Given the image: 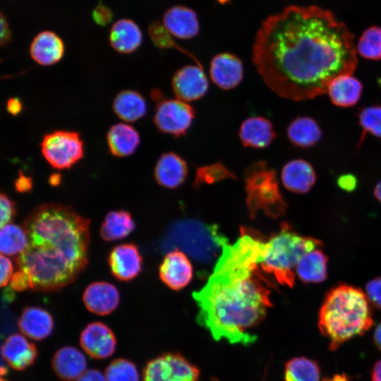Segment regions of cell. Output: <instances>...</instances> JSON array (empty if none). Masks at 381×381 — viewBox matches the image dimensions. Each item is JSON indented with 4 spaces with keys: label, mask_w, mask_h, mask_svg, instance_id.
I'll return each instance as SVG.
<instances>
[{
    "label": "cell",
    "mask_w": 381,
    "mask_h": 381,
    "mask_svg": "<svg viewBox=\"0 0 381 381\" xmlns=\"http://www.w3.org/2000/svg\"><path fill=\"white\" fill-rule=\"evenodd\" d=\"M0 264H1V277H0V284L1 286H5L8 284L9 280L11 279L13 275V265L11 261L4 255H1L0 258Z\"/></svg>",
    "instance_id": "43"
},
{
    "label": "cell",
    "mask_w": 381,
    "mask_h": 381,
    "mask_svg": "<svg viewBox=\"0 0 381 381\" xmlns=\"http://www.w3.org/2000/svg\"><path fill=\"white\" fill-rule=\"evenodd\" d=\"M373 193L377 200L381 202V181L375 186Z\"/></svg>",
    "instance_id": "52"
},
{
    "label": "cell",
    "mask_w": 381,
    "mask_h": 381,
    "mask_svg": "<svg viewBox=\"0 0 381 381\" xmlns=\"http://www.w3.org/2000/svg\"><path fill=\"white\" fill-rule=\"evenodd\" d=\"M6 110L12 116H18L23 110V104L17 97H11L6 102Z\"/></svg>",
    "instance_id": "48"
},
{
    "label": "cell",
    "mask_w": 381,
    "mask_h": 381,
    "mask_svg": "<svg viewBox=\"0 0 381 381\" xmlns=\"http://www.w3.org/2000/svg\"><path fill=\"white\" fill-rule=\"evenodd\" d=\"M195 115L194 108L188 102L162 98L157 102L153 121L161 133L180 138L190 128Z\"/></svg>",
    "instance_id": "9"
},
{
    "label": "cell",
    "mask_w": 381,
    "mask_h": 381,
    "mask_svg": "<svg viewBox=\"0 0 381 381\" xmlns=\"http://www.w3.org/2000/svg\"><path fill=\"white\" fill-rule=\"evenodd\" d=\"M373 339L377 347L381 351V322L375 329Z\"/></svg>",
    "instance_id": "50"
},
{
    "label": "cell",
    "mask_w": 381,
    "mask_h": 381,
    "mask_svg": "<svg viewBox=\"0 0 381 381\" xmlns=\"http://www.w3.org/2000/svg\"><path fill=\"white\" fill-rule=\"evenodd\" d=\"M167 247L185 251L196 261L211 263L228 244L216 225L205 224L194 219L176 222L169 229Z\"/></svg>",
    "instance_id": "6"
},
{
    "label": "cell",
    "mask_w": 381,
    "mask_h": 381,
    "mask_svg": "<svg viewBox=\"0 0 381 381\" xmlns=\"http://www.w3.org/2000/svg\"><path fill=\"white\" fill-rule=\"evenodd\" d=\"M362 133L358 143L359 148L367 134L381 139V104H374L361 109L358 114Z\"/></svg>",
    "instance_id": "34"
},
{
    "label": "cell",
    "mask_w": 381,
    "mask_h": 381,
    "mask_svg": "<svg viewBox=\"0 0 381 381\" xmlns=\"http://www.w3.org/2000/svg\"><path fill=\"white\" fill-rule=\"evenodd\" d=\"M109 40L114 49L121 54H131L137 50L143 42V33L135 22L120 19L111 27Z\"/></svg>",
    "instance_id": "25"
},
{
    "label": "cell",
    "mask_w": 381,
    "mask_h": 381,
    "mask_svg": "<svg viewBox=\"0 0 381 381\" xmlns=\"http://www.w3.org/2000/svg\"><path fill=\"white\" fill-rule=\"evenodd\" d=\"M109 150L113 156L125 157L133 155L140 143L139 133L124 123L113 125L107 134Z\"/></svg>",
    "instance_id": "26"
},
{
    "label": "cell",
    "mask_w": 381,
    "mask_h": 381,
    "mask_svg": "<svg viewBox=\"0 0 381 381\" xmlns=\"http://www.w3.org/2000/svg\"><path fill=\"white\" fill-rule=\"evenodd\" d=\"M1 355L12 368L23 370L32 365L37 358L35 345L22 334L8 336L1 346Z\"/></svg>",
    "instance_id": "18"
},
{
    "label": "cell",
    "mask_w": 381,
    "mask_h": 381,
    "mask_svg": "<svg viewBox=\"0 0 381 381\" xmlns=\"http://www.w3.org/2000/svg\"><path fill=\"white\" fill-rule=\"evenodd\" d=\"M61 180V176L55 174L50 176V183L53 185H56L60 182Z\"/></svg>",
    "instance_id": "53"
},
{
    "label": "cell",
    "mask_w": 381,
    "mask_h": 381,
    "mask_svg": "<svg viewBox=\"0 0 381 381\" xmlns=\"http://www.w3.org/2000/svg\"><path fill=\"white\" fill-rule=\"evenodd\" d=\"M113 110L121 120L135 122L147 112V103L143 95L132 90L119 92L113 101Z\"/></svg>",
    "instance_id": "29"
},
{
    "label": "cell",
    "mask_w": 381,
    "mask_h": 381,
    "mask_svg": "<svg viewBox=\"0 0 381 381\" xmlns=\"http://www.w3.org/2000/svg\"><path fill=\"white\" fill-rule=\"evenodd\" d=\"M226 178H235L234 174L222 163H214L198 167L194 185L198 187L202 183H211Z\"/></svg>",
    "instance_id": "38"
},
{
    "label": "cell",
    "mask_w": 381,
    "mask_h": 381,
    "mask_svg": "<svg viewBox=\"0 0 381 381\" xmlns=\"http://www.w3.org/2000/svg\"><path fill=\"white\" fill-rule=\"evenodd\" d=\"M83 300L90 312L98 315H107L117 308L120 296L117 289L111 284L97 282L85 289Z\"/></svg>",
    "instance_id": "17"
},
{
    "label": "cell",
    "mask_w": 381,
    "mask_h": 381,
    "mask_svg": "<svg viewBox=\"0 0 381 381\" xmlns=\"http://www.w3.org/2000/svg\"><path fill=\"white\" fill-rule=\"evenodd\" d=\"M134 229L135 223L128 212L111 211L101 226L100 236L106 241H114L126 238Z\"/></svg>",
    "instance_id": "31"
},
{
    "label": "cell",
    "mask_w": 381,
    "mask_h": 381,
    "mask_svg": "<svg viewBox=\"0 0 381 381\" xmlns=\"http://www.w3.org/2000/svg\"><path fill=\"white\" fill-rule=\"evenodd\" d=\"M286 135L295 146L308 148L318 143L322 137V131L317 121L309 116H298L288 126Z\"/></svg>",
    "instance_id": "30"
},
{
    "label": "cell",
    "mask_w": 381,
    "mask_h": 381,
    "mask_svg": "<svg viewBox=\"0 0 381 381\" xmlns=\"http://www.w3.org/2000/svg\"><path fill=\"white\" fill-rule=\"evenodd\" d=\"M28 244L27 234L23 227L8 224L1 227L0 251L1 255L18 256Z\"/></svg>",
    "instance_id": "32"
},
{
    "label": "cell",
    "mask_w": 381,
    "mask_h": 381,
    "mask_svg": "<svg viewBox=\"0 0 381 381\" xmlns=\"http://www.w3.org/2000/svg\"><path fill=\"white\" fill-rule=\"evenodd\" d=\"M32 181L31 178L24 175L21 171L15 181L16 189L21 193L27 192L32 188Z\"/></svg>",
    "instance_id": "47"
},
{
    "label": "cell",
    "mask_w": 381,
    "mask_h": 381,
    "mask_svg": "<svg viewBox=\"0 0 381 381\" xmlns=\"http://www.w3.org/2000/svg\"><path fill=\"white\" fill-rule=\"evenodd\" d=\"M1 381H7L6 380H4L3 378L1 379Z\"/></svg>",
    "instance_id": "54"
},
{
    "label": "cell",
    "mask_w": 381,
    "mask_h": 381,
    "mask_svg": "<svg viewBox=\"0 0 381 381\" xmlns=\"http://www.w3.org/2000/svg\"><path fill=\"white\" fill-rule=\"evenodd\" d=\"M323 381H349V380L344 374H337L331 378L325 379Z\"/></svg>",
    "instance_id": "51"
},
{
    "label": "cell",
    "mask_w": 381,
    "mask_h": 381,
    "mask_svg": "<svg viewBox=\"0 0 381 381\" xmlns=\"http://www.w3.org/2000/svg\"><path fill=\"white\" fill-rule=\"evenodd\" d=\"M247 203L252 216L264 212L271 217L284 214L286 204L280 193L276 172L264 161L249 166L244 172Z\"/></svg>",
    "instance_id": "7"
},
{
    "label": "cell",
    "mask_w": 381,
    "mask_h": 381,
    "mask_svg": "<svg viewBox=\"0 0 381 381\" xmlns=\"http://www.w3.org/2000/svg\"><path fill=\"white\" fill-rule=\"evenodd\" d=\"M356 54L353 35L331 12L291 6L262 22L252 61L274 93L299 102L324 95L339 75L353 74Z\"/></svg>",
    "instance_id": "1"
},
{
    "label": "cell",
    "mask_w": 381,
    "mask_h": 381,
    "mask_svg": "<svg viewBox=\"0 0 381 381\" xmlns=\"http://www.w3.org/2000/svg\"><path fill=\"white\" fill-rule=\"evenodd\" d=\"M365 294L369 303L381 310V277L375 278L367 283Z\"/></svg>",
    "instance_id": "39"
},
{
    "label": "cell",
    "mask_w": 381,
    "mask_h": 381,
    "mask_svg": "<svg viewBox=\"0 0 381 381\" xmlns=\"http://www.w3.org/2000/svg\"><path fill=\"white\" fill-rule=\"evenodd\" d=\"M41 152L47 162L57 169H67L84 156L83 141L73 131L57 130L46 134L40 143Z\"/></svg>",
    "instance_id": "8"
},
{
    "label": "cell",
    "mask_w": 381,
    "mask_h": 381,
    "mask_svg": "<svg viewBox=\"0 0 381 381\" xmlns=\"http://www.w3.org/2000/svg\"><path fill=\"white\" fill-rule=\"evenodd\" d=\"M80 344L91 358L105 359L114 353L116 339L113 331L107 325L94 322L88 324L81 332Z\"/></svg>",
    "instance_id": "12"
},
{
    "label": "cell",
    "mask_w": 381,
    "mask_h": 381,
    "mask_svg": "<svg viewBox=\"0 0 381 381\" xmlns=\"http://www.w3.org/2000/svg\"><path fill=\"white\" fill-rule=\"evenodd\" d=\"M89 226V219L59 204L42 205L28 214L22 226L28 244L16 261L32 289L58 291L75 279L87 263Z\"/></svg>",
    "instance_id": "3"
},
{
    "label": "cell",
    "mask_w": 381,
    "mask_h": 381,
    "mask_svg": "<svg viewBox=\"0 0 381 381\" xmlns=\"http://www.w3.org/2000/svg\"><path fill=\"white\" fill-rule=\"evenodd\" d=\"M65 47L62 39L54 32L44 30L39 32L30 45L32 59L42 66H52L64 56Z\"/></svg>",
    "instance_id": "22"
},
{
    "label": "cell",
    "mask_w": 381,
    "mask_h": 381,
    "mask_svg": "<svg viewBox=\"0 0 381 381\" xmlns=\"http://www.w3.org/2000/svg\"><path fill=\"white\" fill-rule=\"evenodd\" d=\"M199 370L178 353H164L150 361L143 381H198Z\"/></svg>",
    "instance_id": "10"
},
{
    "label": "cell",
    "mask_w": 381,
    "mask_h": 381,
    "mask_svg": "<svg viewBox=\"0 0 381 381\" xmlns=\"http://www.w3.org/2000/svg\"><path fill=\"white\" fill-rule=\"evenodd\" d=\"M11 286L13 290L23 291L30 288L29 277L24 272L19 271L13 274L11 279Z\"/></svg>",
    "instance_id": "42"
},
{
    "label": "cell",
    "mask_w": 381,
    "mask_h": 381,
    "mask_svg": "<svg viewBox=\"0 0 381 381\" xmlns=\"http://www.w3.org/2000/svg\"><path fill=\"white\" fill-rule=\"evenodd\" d=\"M171 87L177 99L188 103L203 97L208 91L209 83L202 66L186 65L175 72Z\"/></svg>",
    "instance_id": "11"
},
{
    "label": "cell",
    "mask_w": 381,
    "mask_h": 381,
    "mask_svg": "<svg viewBox=\"0 0 381 381\" xmlns=\"http://www.w3.org/2000/svg\"><path fill=\"white\" fill-rule=\"evenodd\" d=\"M0 225L1 227L9 224L16 214L14 202L4 193L0 195Z\"/></svg>",
    "instance_id": "40"
},
{
    "label": "cell",
    "mask_w": 381,
    "mask_h": 381,
    "mask_svg": "<svg viewBox=\"0 0 381 381\" xmlns=\"http://www.w3.org/2000/svg\"><path fill=\"white\" fill-rule=\"evenodd\" d=\"M371 376L372 381H381V360L375 363Z\"/></svg>",
    "instance_id": "49"
},
{
    "label": "cell",
    "mask_w": 381,
    "mask_h": 381,
    "mask_svg": "<svg viewBox=\"0 0 381 381\" xmlns=\"http://www.w3.org/2000/svg\"><path fill=\"white\" fill-rule=\"evenodd\" d=\"M142 263L139 250L132 243L114 247L109 256L111 273L120 281H129L137 277L142 270Z\"/></svg>",
    "instance_id": "15"
},
{
    "label": "cell",
    "mask_w": 381,
    "mask_h": 381,
    "mask_svg": "<svg viewBox=\"0 0 381 381\" xmlns=\"http://www.w3.org/2000/svg\"><path fill=\"white\" fill-rule=\"evenodd\" d=\"M337 183L341 189L347 192H351L356 188L357 179L353 174H345L338 177Z\"/></svg>",
    "instance_id": "44"
},
{
    "label": "cell",
    "mask_w": 381,
    "mask_h": 381,
    "mask_svg": "<svg viewBox=\"0 0 381 381\" xmlns=\"http://www.w3.org/2000/svg\"><path fill=\"white\" fill-rule=\"evenodd\" d=\"M162 24L172 36L181 40L192 39L200 31L197 13L182 5L169 8L163 16Z\"/></svg>",
    "instance_id": "16"
},
{
    "label": "cell",
    "mask_w": 381,
    "mask_h": 381,
    "mask_svg": "<svg viewBox=\"0 0 381 381\" xmlns=\"http://www.w3.org/2000/svg\"><path fill=\"white\" fill-rule=\"evenodd\" d=\"M243 73L241 60L234 54L219 53L210 61V78L222 90H229L236 87L243 78Z\"/></svg>",
    "instance_id": "13"
},
{
    "label": "cell",
    "mask_w": 381,
    "mask_h": 381,
    "mask_svg": "<svg viewBox=\"0 0 381 381\" xmlns=\"http://www.w3.org/2000/svg\"><path fill=\"white\" fill-rule=\"evenodd\" d=\"M18 327L26 337L40 341L52 334L54 320L47 310L40 307H27L18 320Z\"/></svg>",
    "instance_id": "24"
},
{
    "label": "cell",
    "mask_w": 381,
    "mask_h": 381,
    "mask_svg": "<svg viewBox=\"0 0 381 381\" xmlns=\"http://www.w3.org/2000/svg\"><path fill=\"white\" fill-rule=\"evenodd\" d=\"M92 18L97 25L105 26L111 21L113 13L107 6L99 4L92 11Z\"/></svg>",
    "instance_id": "41"
},
{
    "label": "cell",
    "mask_w": 381,
    "mask_h": 381,
    "mask_svg": "<svg viewBox=\"0 0 381 381\" xmlns=\"http://www.w3.org/2000/svg\"><path fill=\"white\" fill-rule=\"evenodd\" d=\"M356 52L369 60L381 59V28L371 26L365 30L358 40Z\"/></svg>",
    "instance_id": "35"
},
{
    "label": "cell",
    "mask_w": 381,
    "mask_h": 381,
    "mask_svg": "<svg viewBox=\"0 0 381 381\" xmlns=\"http://www.w3.org/2000/svg\"><path fill=\"white\" fill-rule=\"evenodd\" d=\"M238 136L242 145L246 147L265 149L272 143L276 132L268 119L255 116L241 123Z\"/></svg>",
    "instance_id": "19"
},
{
    "label": "cell",
    "mask_w": 381,
    "mask_h": 381,
    "mask_svg": "<svg viewBox=\"0 0 381 381\" xmlns=\"http://www.w3.org/2000/svg\"><path fill=\"white\" fill-rule=\"evenodd\" d=\"M52 367L56 376L64 381H75L87 370L84 354L70 346L61 347L55 352Z\"/></svg>",
    "instance_id": "23"
},
{
    "label": "cell",
    "mask_w": 381,
    "mask_h": 381,
    "mask_svg": "<svg viewBox=\"0 0 381 381\" xmlns=\"http://www.w3.org/2000/svg\"><path fill=\"white\" fill-rule=\"evenodd\" d=\"M281 180L283 186L295 193H306L316 181L313 166L306 160L295 159L286 162L282 167Z\"/></svg>",
    "instance_id": "21"
},
{
    "label": "cell",
    "mask_w": 381,
    "mask_h": 381,
    "mask_svg": "<svg viewBox=\"0 0 381 381\" xmlns=\"http://www.w3.org/2000/svg\"><path fill=\"white\" fill-rule=\"evenodd\" d=\"M159 277L170 289L180 290L193 277V267L188 257L181 250L169 252L159 267Z\"/></svg>",
    "instance_id": "14"
},
{
    "label": "cell",
    "mask_w": 381,
    "mask_h": 381,
    "mask_svg": "<svg viewBox=\"0 0 381 381\" xmlns=\"http://www.w3.org/2000/svg\"><path fill=\"white\" fill-rule=\"evenodd\" d=\"M373 324L365 292L347 284L328 291L318 316V327L334 351L342 343L368 331Z\"/></svg>",
    "instance_id": "4"
},
{
    "label": "cell",
    "mask_w": 381,
    "mask_h": 381,
    "mask_svg": "<svg viewBox=\"0 0 381 381\" xmlns=\"http://www.w3.org/2000/svg\"><path fill=\"white\" fill-rule=\"evenodd\" d=\"M148 34L152 43L159 49H175L192 58L194 61L201 65L199 61L188 51L183 49L175 42L172 35L165 28L164 25L158 21L152 23L148 28Z\"/></svg>",
    "instance_id": "37"
},
{
    "label": "cell",
    "mask_w": 381,
    "mask_h": 381,
    "mask_svg": "<svg viewBox=\"0 0 381 381\" xmlns=\"http://www.w3.org/2000/svg\"><path fill=\"white\" fill-rule=\"evenodd\" d=\"M12 34L8 21L3 13L1 14V45H7L11 42Z\"/></svg>",
    "instance_id": "45"
},
{
    "label": "cell",
    "mask_w": 381,
    "mask_h": 381,
    "mask_svg": "<svg viewBox=\"0 0 381 381\" xmlns=\"http://www.w3.org/2000/svg\"><path fill=\"white\" fill-rule=\"evenodd\" d=\"M362 92V83L352 74H343L335 78L327 90L332 103L339 107L355 105L359 101Z\"/></svg>",
    "instance_id": "27"
},
{
    "label": "cell",
    "mask_w": 381,
    "mask_h": 381,
    "mask_svg": "<svg viewBox=\"0 0 381 381\" xmlns=\"http://www.w3.org/2000/svg\"><path fill=\"white\" fill-rule=\"evenodd\" d=\"M75 381H107L104 373L97 369H88Z\"/></svg>",
    "instance_id": "46"
},
{
    "label": "cell",
    "mask_w": 381,
    "mask_h": 381,
    "mask_svg": "<svg viewBox=\"0 0 381 381\" xmlns=\"http://www.w3.org/2000/svg\"><path fill=\"white\" fill-rule=\"evenodd\" d=\"M188 173L186 160L174 152L163 153L154 171L157 183L167 188H176L186 180Z\"/></svg>",
    "instance_id": "20"
},
{
    "label": "cell",
    "mask_w": 381,
    "mask_h": 381,
    "mask_svg": "<svg viewBox=\"0 0 381 381\" xmlns=\"http://www.w3.org/2000/svg\"><path fill=\"white\" fill-rule=\"evenodd\" d=\"M265 242L242 229L233 246L223 248L207 283L193 293L199 312L198 322L216 340L249 345L251 332L271 307L270 284L258 265Z\"/></svg>",
    "instance_id": "2"
},
{
    "label": "cell",
    "mask_w": 381,
    "mask_h": 381,
    "mask_svg": "<svg viewBox=\"0 0 381 381\" xmlns=\"http://www.w3.org/2000/svg\"><path fill=\"white\" fill-rule=\"evenodd\" d=\"M297 277L305 283H320L327 275V257L318 248L305 253L295 270Z\"/></svg>",
    "instance_id": "28"
},
{
    "label": "cell",
    "mask_w": 381,
    "mask_h": 381,
    "mask_svg": "<svg viewBox=\"0 0 381 381\" xmlns=\"http://www.w3.org/2000/svg\"><path fill=\"white\" fill-rule=\"evenodd\" d=\"M107 381H140L135 365L126 358H116L106 368Z\"/></svg>",
    "instance_id": "36"
},
{
    "label": "cell",
    "mask_w": 381,
    "mask_h": 381,
    "mask_svg": "<svg viewBox=\"0 0 381 381\" xmlns=\"http://www.w3.org/2000/svg\"><path fill=\"white\" fill-rule=\"evenodd\" d=\"M320 368L317 363L306 357H296L285 365V381H320Z\"/></svg>",
    "instance_id": "33"
},
{
    "label": "cell",
    "mask_w": 381,
    "mask_h": 381,
    "mask_svg": "<svg viewBox=\"0 0 381 381\" xmlns=\"http://www.w3.org/2000/svg\"><path fill=\"white\" fill-rule=\"evenodd\" d=\"M322 243L313 237L303 236L286 224L265 242L260 263L262 270L279 284L291 287L294 284L296 267L301 257L318 248Z\"/></svg>",
    "instance_id": "5"
}]
</instances>
